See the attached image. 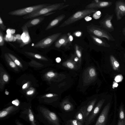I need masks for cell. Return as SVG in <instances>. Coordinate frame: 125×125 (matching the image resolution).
<instances>
[{
	"label": "cell",
	"instance_id": "6da1fadb",
	"mask_svg": "<svg viewBox=\"0 0 125 125\" xmlns=\"http://www.w3.org/2000/svg\"><path fill=\"white\" fill-rule=\"evenodd\" d=\"M37 109L38 115L43 118V122L45 121V124L47 122V125L48 124L49 125H61L60 119L55 113L43 106H39Z\"/></svg>",
	"mask_w": 125,
	"mask_h": 125
},
{
	"label": "cell",
	"instance_id": "7a4b0ae2",
	"mask_svg": "<svg viewBox=\"0 0 125 125\" xmlns=\"http://www.w3.org/2000/svg\"><path fill=\"white\" fill-rule=\"evenodd\" d=\"M64 3L50 4L46 7L35 11L32 13L24 16L22 18L26 20L32 19L35 17L42 16L50 12L54 11L60 9L64 6Z\"/></svg>",
	"mask_w": 125,
	"mask_h": 125
},
{
	"label": "cell",
	"instance_id": "3957f363",
	"mask_svg": "<svg viewBox=\"0 0 125 125\" xmlns=\"http://www.w3.org/2000/svg\"><path fill=\"white\" fill-rule=\"evenodd\" d=\"M98 9H85L79 10L73 14L65 21L59 26L62 27L68 26L71 24L84 18L87 15L95 13Z\"/></svg>",
	"mask_w": 125,
	"mask_h": 125
},
{
	"label": "cell",
	"instance_id": "277c9868",
	"mask_svg": "<svg viewBox=\"0 0 125 125\" xmlns=\"http://www.w3.org/2000/svg\"><path fill=\"white\" fill-rule=\"evenodd\" d=\"M87 32L90 34L99 38H105L109 41H114L115 40L108 32L101 26L91 24L86 26Z\"/></svg>",
	"mask_w": 125,
	"mask_h": 125
},
{
	"label": "cell",
	"instance_id": "5b68a950",
	"mask_svg": "<svg viewBox=\"0 0 125 125\" xmlns=\"http://www.w3.org/2000/svg\"><path fill=\"white\" fill-rule=\"evenodd\" d=\"M50 4H42L31 6L10 11L8 14L9 15L13 16H25L38 9L46 7Z\"/></svg>",
	"mask_w": 125,
	"mask_h": 125
},
{
	"label": "cell",
	"instance_id": "8992f818",
	"mask_svg": "<svg viewBox=\"0 0 125 125\" xmlns=\"http://www.w3.org/2000/svg\"><path fill=\"white\" fill-rule=\"evenodd\" d=\"M61 32L55 33L48 36L36 42L33 47L35 48H44L51 46L61 35Z\"/></svg>",
	"mask_w": 125,
	"mask_h": 125
},
{
	"label": "cell",
	"instance_id": "52a82bcc",
	"mask_svg": "<svg viewBox=\"0 0 125 125\" xmlns=\"http://www.w3.org/2000/svg\"><path fill=\"white\" fill-rule=\"evenodd\" d=\"M20 106L14 105L4 108L0 111V119L7 118L18 113L21 109Z\"/></svg>",
	"mask_w": 125,
	"mask_h": 125
},
{
	"label": "cell",
	"instance_id": "ba28073f",
	"mask_svg": "<svg viewBox=\"0 0 125 125\" xmlns=\"http://www.w3.org/2000/svg\"><path fill=\"white\" fill-rule=\"evenodd\" d=\"M20 117L29 123L31 125H37L32 108L30 107L22 108Z\"/></svg>",
	"mask_w": 125,
	"mask_h": 125
},
{
	"label": "cell",
	"instance_id": "9c48e42d",
	"mask_svg": "<svg viewBox=\"0 0 125 125\" xmlns=\"http://www.w3.org/2000/svg\"><path fill=\"white\" fill-rule=\"evenodd\" d=\"M110 108V103H108L102 110L94 125H106Z\"/></svg>",
	"mask_w": 125,
	"mask_h": 125
},
{
	"label": "cell",
	"instance_id": "30bf717a",
	"mask_svg": "<svg viewBox=\"0 0 125 125\" xmlns=\"http://www.w3.org/2000/svg\"><path fill=\"white\" fill-rule=\"evenodd\" d=\"M104 101V100H101L94 106L85 123V125H89L94 121L100 112Z\"/></svg>",
	"mask_w": 125,
	"mask_h": 125
},
{
	"label": "cell",
	"instance_id": "8fae6325",
	"mask_svg": "<svg viewBox=\"0 0 125 125\" xmlns=\"http://www.w3.org/2000/svg\"><path fill=\"white\" fill-rule=\"evenodd\" d=\"M114 16L113 14L106 15L99 22L100 26L108 32L112 31L114 30L111 22Z\"/></svg>",
	"mask_w": 125,
	"mask_h": 125
},
{
	"label": "cell",
	"instance_id": "7c38bea8",
	"mask_svg": "<svg viewBox=\"0 0 125 125\" xmlns=\"http://www.w3.org/2000/svg\"><path fill=\"white\" fill-rule=\"evenodd\" d=\"M115 10L117 21L125 16V2L122 0L117 1L115 3Z\"/></svg>",
	"mask_w": 125,
	"mask_h": 125
},
{
	"label": "cell",
	"instance_id": "4fadbf2b",
	"mask_svg": "<svg viewBox=\"0 0 125 125\" xmlns=\"http://www.w3.org/2000/svg\"><path fill=\"white\" fill-rule=\"evenodd\" d=\"M112 2L110 1H99L96 0L93 1L91 3L87 5L86 9H98L107 7L111 6Z\"/></svg>",
	"mask_w": 125,
	"mask_h": 125
},
{
	"label": "cell",
	"instance_id": "5bb4252c",
	"mask_svg": "<svg viewBox=\"0 0 125 125\" xmlns=\"http://www.w3.org/2000/svg\"><path fill=\"white\" fill-rule=\"evenodd\" d=\"M59 109L63 114L76 112V109L73 104L68 102H64L60 105Z\"/></svg>",
	"mask_w": 125,
	"mask_h": 125
},
{
	"label": "cell",
	"instance_id": "9a60e30c",
	"mask_svg": "<svg viewBox=\"0 0 125 125\" xmlns=\"http://www.w3.org/2000/svg\"><path fill=\"white\" fill-rule=\"evenodd\" d=\"M21 29L23 33L21 35L22 44L21 46L24 45L29 43L31 41L28 32V28L24 24L21 27Z\"/></svg>",
	"mask_w": 125,
	"mask_h": 125
},
{
	"label": "cell",
	"instance_id": "2e32d148",
	"mask_svg": "<svg viewBox=\"0 0 125 125\" xmlns=\"http://www.w3.org/2000/svg\"><path fill=\"white\" fill-rule=\"evenodd\" d=\"M44 19V17L43 16H39L29 20L24 24L28 28L37 25L42 22Z\"/></svg>",
	"mask_w": 125,
	"mask_h": 125
},
{
	"label": "cell",
	"instance_id": "e0dca14e",
	"mask_svg": "<svg viewBox=\"0 0 125 125\" xmlns=\"http://www.w3.org/2000/svg\"><path fill=\"white\" fill-rule=\"evenodd\" d=\"M65 15L61 14L56 17L49 23L45 29V30H49L57 25L65 18Z\"/></svg>",
	"mask_w": 125,
	"mask_h": 125
},
{
	"label": "cell",
	"instance_id": "ac0fdd59",
	"mask_svg": "<svg viewBox=\"0 0 125 125\" xmlns=\"http://www.w3.org/2000/svg\"><path fill=\"white\" fill-rule=\"evenodd\" d=\"M69 43L68 35L65 34L61 37L55 43V46L59 48L61 46H64Z\"/></svg>",
	"mask_w": 125,
	"mask_h": 125
},
{
	"label": "cell",
	"instance_id": "d6986e66",
	"mask_svg": "<svg viewBox=\"0 0 125 125\" xmlns=\"http://www.w3.org/2000/svg\"><path fill=\"white\" fill-rule=\"evenodd\" d=\"M90 35L94 42L96 44L99 46L107 47H109L110 45L105 40L101 39L93 35L90 34Z\"/></svg>",
	"mask_w": 125,
	"mask_h": 125
},
{
	"label": "cell",
	"instance_id": "ffe728a7",
	"mask_svg": "<svg viewBox=\"0 0 125 125\" xmlns=\"http://www.w3.org/2000/svg\"><path fill=\"white\" fill-rule=\"evenodd\" d=\"M77 111L75 114L73 118L80 121L83 125L85 122L83 114L80 110L77 109Z\"/></svg>",
	"mask_w": 125,
	"mask_h": 125
},
{
	"label": "cell",
	"instance_id": "44dd1931",
	"mask_svg": "<svg viewBox=\"0 0 125 125\" xmlns=\"http://www.w3.org/2000/svg\"><path fill=\"white\" fill-rule=\"evenodd\" d=\"M124 107L123 104H121L119 112V119L121 121L125 122V112Z\"/></svg>",
	"mask_w": 125,
	"mask_h": 125
},
{
	"label": "cell",
	"instance_id": "7402d4cb",
	"mask_svg": "<svg viewBox=\"0 0 125 125\" xmlns=\"http://www.w3.org/2000/svg\"><path fill=\"white\" fill-rule=\"evenodd\" d=\"M110 57L111 64L113 69L115 70H117L119 66V63L112 55H111Z\"/></svg>",
	"mask_w": 125,
	"mask_h": 125
},
{
	"label": "cell",
	"instance_id": "603a6c76",
	"mask_svg": "<svg viewBox=\"0 0 125 125\" xmlns=\"http://www.w3.org/2000/svg\"><path fill=\"white\" fill-rule=\"evenodd\" d=\"M8 54L9 56L14 61L16 65L20 67H21L22 66L20 62L15 57L10 53H8Z\"/></svg>",
	"mask_w": 125,
	"mask_h": 125
},
{
	"label": "cell",
	"instance_id": "cb8c5ba5",
	"mask_svg": "<svg viewBox=\"0 0 125 125\" xmlns=\"http://www.w3.org/2000/svg\"><path fill=\"white\" fill-rule=\"evenodd\" d=\"M71 125H83L79 121L75 119H71L68 121Z\"/></svg>",
	"mask_w": 125,
	"mask_h": 125
},
{
	"label": "cell",
	"instance_id": "d4e9b609",
	"mask_svg": "<svg viewBox=\"0 0 125 125\" xmlns=\"http://www.w3.org/2000/svg\"><path fill=\"white\" fill-rule=\"evenodd\" d=\"M5 36L4 39L7 41H15L16 40V39L14 36L10 35L8 36V35Z\"/></svg>",
	"mask_w": 125,
	"mask_h": 125
},
{
	"label": "cell",
	"instance_id": "484cf974",
	"mask_svg": "<svg viewBox=\"0 0 125 125\" xmlns=\"http://www.w3.org/2000/svg\"><path fill=\"white\" fill-rule=\"evenodd\" d=\"M4 44V38L1 30H0V46H2Z\"/></svg>",
	"mask_w": 125,
	"mask_h": 125
},
{
	"label": "cell",
	"instance_id": "4316f807",
	"mask_svg": "<svg viewBox=\"0 0 125 125\" xmlns=\"http://www.w3.org/2000/svg\"><path fill=\"white\" fill-rule=\"evenodd\" d=\"M0 27L1 29L3 31L6 30V26L4 24L1 16H0Z\"/></svg>",
	"mask_w": 125,
	"mask_h": 125
},
{
	"label": "cell",
	"instance_id": "83f0119b",
	"mask_svg": "<svg viewBox=\"0 0 125 125\" xmlns=\"http://www.w3.org/2000/svg\"><path fill=\"white\" fill-rule=\"evenodd\" d=\"M74 46L76 54L78 57L80 58L81 57V52L79 49V47L76 44H75Z\"/></svg>",
	"mask_w": 125,
	"mask_h": 125
},
{
	"label": "cell",
	"instance_id": "f1b7e54d",
	"mask_svg": "<svg viewBox=\"0 0 125 125\" xmlns=\"http://www.w3.org/2000/svg\"><path fill=\"white\" fill-rule=\"evenodd\" d=\"M123 79V77L121 75L116 76L115 78V80L116 82H121Z\"/></svg>",
	"mask_w": 125,
	"mask_h": 125
},
{
	"label": "cell",
	"instance_id": "f546056e",
	"mask_svg": "<svg viewBox=\"0 0 125 125\" xmlns=\"http://www.w3.org/2000/svg\"><path fill=\"white\" fill-rule=\"evenodd\" d=\"M90 75L91 77H93L95 75V70L93 68L91 69L89 72Z\"/></svg>",
	"mask_w": 125,
	"mask_h": 125
},
{
	"label": "cell",
	"instance_id": "4dcf8cb0",
	"mask_svg": "<svg viewBox=\"0 0 125 125\" xmlns=\"http://www.w3.org/2000/svg\"><path fill=\"white\" fill-rule=\"evenodd\" d=\"M9 65L11 67L15 68L16 67V64L14 62L12 61H10L9 62Z\"/></svg>",
	"mask_w": 125,
	"mask_h": 125
},
{
	"label": "cell",
	"instance_id": "1f68e13d",
	"mask_svg": "<svg viewBox=\"0 0 125 125\" xmlns=\"http://www.w3.org/2000/svg\"><path fill=\"white\" fill-rule=\"evenodd\" d=\"M19 101L18 99H16L13 100L12 102V103L14 105L19 106Z\"/></svg>",
	"mask_w": 125,
	"mask_h": 125
},
{
	"label": "cell",
	"instance_id": "d6a6232c",
	"mask_svg": "<svg viewBox=\"0 0 125 125\" xmlns=\"http://www.w3.org/2000/svg\"><path fill=\"white\" fill-rule=\"evenodd\" d=\"M10 31H7V34L9 33L10 35L14 34L15 32V30L13 29H8L7 30Z\"/></svg>",
	"mask_w": 125,
	"mask_h": 125
},
{
	"label": "cell",
	"instance_id": "836d02e7",
	"mask_svg": "<svg viewBox=\"0 0 125 125\" xmlns=\"http://www.w3.org/2000/svg\"><path fill=\"white\" fill-rule=\"evenodd\" d=\"M74 35L77 37H79L81 36L82 33L81 31H78L74 33Z\"/></svg>",
	"mask_w": 125,
	"mask_h": 125
},
{
	"label": "cell",
	"instance_id": "e575fe53",
	"mask_svg": "<svg viewBox=\"0 0 125 125\" xmlns=\"http://www.w3.org/2000/svg\"><path fill=\"white\" fill-rule=\"evenodd\" d=\"M14 36L16 38V39H17L20 41H21L22 42L21 35L20 34H15L14 35Z\"/></svg>",
	"mask_w": 125,
	"mask_h": 125
},
{
	"label": "cell",
	"instance_id": "d590c367",
	"mask_svg": "<svg viewBox=\"0 0 125 125\" xmlns=\"http://www.w3.org/2000/svg\"><path fill=\"white\" fill-rule=\"evenodd\" d=\"M67 65L68 67L71 69H73L74 67L73 64L70 62H68L67 63Z\"/></svg>",
	"mask_w": 125,
	"mask_h": 125
},
{
	"label": "cell",
	"instance_id": "8d00e7d4",
	"mask_svg": "<svg viewBox=\"0 0 125 125\" xmlns=\"http://www.w3.org/2000/svg\"><path fill=\"white\" fill-rule=\"evenodd\" d=\"M4 80L5 82H7L8 80V77L6 74H4L3 76Z\"/></svg>",
	"mask_w": 125,
	"mask_h": 125
},
{
	"label": "cell",
	"instance_id": "74e56055",
	"mask_svg": "<svg viewBox=\"0 0 125 125\" xmlns=\"http://www.w3.org/2000/svg\"><path fill=\"white\" fill-rule=\"evenodd\" d=\"M47 76L49 77H53L55 75V74L52 72H49L47 74Z\"/></svg>",
	"mask_w": 125,
	"mask_h": 125
},
{
	"label": "cell",
	"instance_id": "f35d334b",
	"mask_svg": "<svg viewBox=\"0 0 125 125\" xmlns=\"http://www.w3.org/2000/svg\"><path fill=\"white\" fill-rule=\"evenodd\" d=\"M117 125H125V122L123 121H121L119 119Z\"/></svg>",
	"mask_w": 125,
	"mask_h": 125
},
{
	"label": "cell",
	"instance_id": "ab89813d",
	"mask_svg": "<svg viewBox=\"0 0 125 125\" xmlns=\"http://www.w3.org/2000/svg\"><path fill=\"white\" fill-rule=\"evenodd\" d=\"M15 123L16 125H23L19 120L16 119L15 121Z\"/></svg>",
	"mask_w": 125,
	"mask_h": 125
},
{
	"label": "cell",
	"instance_id": "60d3db41",
	"mask_svg": "<svg viewBox=\"0 0 125 125\" xmlns=\"http://www.w3.org/2000/svg\"><path fill=\"white\" fill-rule=\"evenodd\" d=\"M34 92L33 90H30L27 92L26 94L28 95H30L32 94Z\"/></svg>",
	"mask_w": 125,
	"mask_h": 125
},
{
	"label": "cell",
	"instance_id": "b9f144b4",
	"mask_svg": "<svg viewBox=\"0 0 125 125\" xmlns=\"http://www.w3.org/2000/svg\"><path fill=\"white\" fill-rule=\"evenodd\" d=\"M55 12H56L54 11L50 12L49 13H47V14L44 15L42 16L44 17L49 16V15H51L52 14L55 13Z\"/></svg>",
	"mask_w": 125,
	"mask_h": 125
},
{
	"label": "cell",
	"instance_id": "7bdbcfd3",
	"mask_svg": "<svg viewBox=\"0 0 125 125\" xmlns=\"http://www.w3.org/2000/svg\"><path fill=\"white\" fill-rule=\"evenodd\" d=\"M53 96V94H46L45 95V97L47 98H50L52 97Z\"/></svg>",
	"mask_w": 125,
	"mask_h": 125
},
{
	"label": "cell",
	"instance_id": "ee69618b",
	"mask_svg": "<svg viewBox=\"0 0 125 125\" xmlns=\"http://www.w3.org/2000/svg\"><path fill=\"white\" fill-rule=\"evenodd\" d=\"M56 61L58 63L59 62L61 61V59L59 57H57L56 59Z\"/></svg>",
	"mask_w": 125,
	"mask_h": 125
},
{
	"label": "cell",
	"instance_id": "f6af8a7d",
	"mask_svg": "<svg viewBox=\"0 0 125 125\" xmlns=\"http://www.w3.org/2000/svg\"><path fill=\"white\" fill-rule=\"evenodd\" d=\"M28 84L27 83H26L24 84L22 86V88L23 89H24L27 86Z\"/></svg>",
	"mask_w": 125,
	"mask_h": 125
},
{
	"label": "cell",
	"instance_id": "bcb514c9",
	"mask_svg": "<svg viewBox=\"0 0 125 125\" xmlns=\"http://www.w3.org/2000/svg\"><path fill=\"white\" fill-rule=\"evenodd\" d=\"M118 86V84L116 83H114L113 85V87H116Z\"/></svg>",
	"mask_w": 125,
	"mask_h": 125
},
{
	"label": "cell",
	"instance_id": "7dc6e473",
	"mask_svg": "<svg viewBox=\"0 0 125 125\" xmlns=\"http://www.w3.org/2000/svg\"><path fill=\"white\" fill-rule=\"evenodd\" d=\"M122 32L124 35L125 36V27L123 29Z\"/></svg>",
	"mask_w": 125,
	"mask_h": 125
},
{
	"label": "cell",
	"instance_id": "c3c4849f",
	"mask_svg": "<svg viewBox=\"0 0 125 125\" xmlns=\"http://www.w3.org/2000/svg\"><path fill=\"white\" fill-rule=\"evenodd\" d=\"M5 94L7 95H8L9 93V92L7 91H5Z\"/></svg>",
	"mask_w": 125,
	"mask_h": 125
},
{
	"label": "cell",
	"instance_id": "681fc988",
	"mask_svg": "<svg viewBox=\"0 0 125 125\" xmlns=\"http://www.w3.org/2000/svg\"><path fill=\"white\" fill-rule=\"evenodd\" d=\"M75 61H77V59H75Z\"/></svg>",
	"mask_w": 125,
	"mask_h": 125
}]
</instances>
